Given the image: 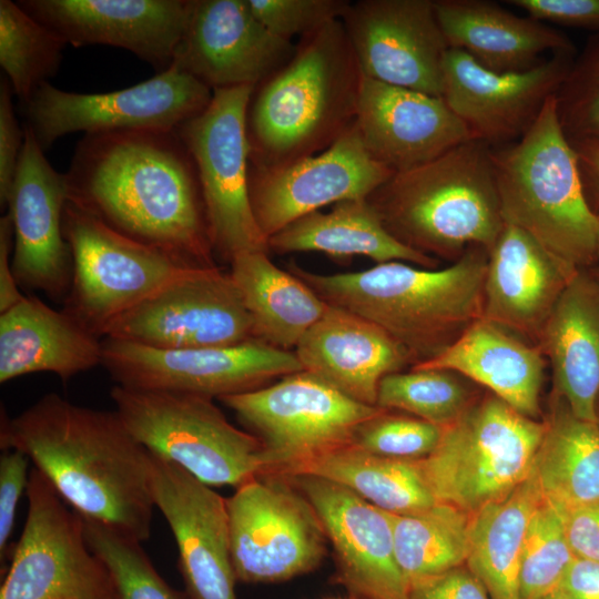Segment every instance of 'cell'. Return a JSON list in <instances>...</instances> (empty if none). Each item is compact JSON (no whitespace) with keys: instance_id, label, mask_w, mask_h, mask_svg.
Listing matches in <instances>:
<instances>
[{"instance_id":"f6af8a7d","label":"cell","mask_w":599,"mask_h":599,"mask_svg":"<svg viewBox=\"0 0 599 599\" xmlns=\"http://www.w3.org/2000/svg\"><path fill=\"white\" fill-rule=\"evenodd\" d=\"M29 457L14 448L1 450L0 456V560H11L14 545L9 544L14 527L19 499L28 487Z\"/></svg>"},{"instance_id":"5bb4252c","label":"cell","mask_w":599,"mask_h":599,"mask_svg":"<svg viewBox=\"0 0 599 599\" xmlns=\"http://www.w3.org/2000/svg\"><path fill=\"white\" fill-rule=\"evenodd\" d=\"M232 564L243 582L282 581L316 568L327 537L291 478L262 474L226 498Z\"/></svg>"},{"instance_id":"4dcf8cb0","label":"cell","mask_w":599,"mask_h":599,"mask_svg":"<svg viewBox=\"0 0 599 599\" xmlns=\"http://www.w3.org/2000/svg\"><path fill=\"white\" fill-rule=\"evenodd\" d=\"M545 365L538 345L527 344L481 317L438 356L410 368L453 370L484 386L524 416L540 420Z\"/></svg>"},{"instance_id":"9a60e30c","label":"cell","mask_w":599,"mask_h":599,"mask_svg":"<svg viewBox=\"0 0 599 599\" xmlns=\"http://www.w3.org/2000/svg\"><path fill=\"white\" fill-rule=\"evenodd\" d=\"M116 385L222 398L303 370L292 351L257 339L229 346L158 349L104 337L102 364Z\"/></svg>"},{"instance_id":"8992f818","label":"cell","mask_w":599,"mask_h":599,"mask_svg":"<svg viewBox=\"0 0 599 599\" xmlns=\"http://www.w3.org/2000/svg\"><path fill=\"white\" fill-rule=\"evenodd\" d=\"M491 161L505 224L525 231L579 270L598 258L599 219L586 200L555 95L521 138L491 148Z\"/></svg>"},{"instance_id":"2e32d148","label":"cell","mask_w":599,"mask_h":599,"mask_svg":"<svg viewBox=\"0 0 599 599\" xmlns=\"http://www.w3.org/2000/svg\"><path fill=\"white\" fill-rule=\"evenodd\" d=\"M105 337L158 349L256 339L240 291L217 265L190 268L121 316Z\"/></svg>"},{"instance_id":"7c38bea8","label":"cell","mask_w":599,"mask_h":599,"mask_svg":"<svg viewBox=\"0 0 599 599\" xmlns=\"http://www.w3.org/2000/svg\"><path fill=\"white\" fill-rule=\"evenodd\" d=\"M27 497L26 524L0 599H118L105 565L85 540L82 517L35 467Z\"/></svg>"},{"instance_id":"9f6ffc18","label":"cell","mask_w":599,"mask_h":599,"mask_svg":"<svg viewBox=\"0 0 599 599\" xmlns=\"http://www.w3.org/2000/svg\"><path fill=\"white\" fill-rule=\"evenodd\" d=\"M597 256H598V260H599V234H598V244H597Z\"/></svg>"},{"instance_id":"e575fe53","label":"cell","mask_w":599,"mask_h":599,"mask_svg":"<svg viewBox=\"0 0 599 599\" xmlns=\"http://www.w3.org/2000/svg\"><path fill=\"white\" fill-rule=\"evenodd\" d=\"M541 500L530 474L507 496L470 515L466 566L481 581L490 599H520L524 540Z\"/></svg>"},{"instance_id":"8d00e7d4","label":"cell","mask_w":599,"mask_h":599,"mask_svg":"<svg viewBox=\"0 0 599 599\" xmlns=\"http://www.w3.org/2000/svg\"><path fill=\"white\" fill-rule=\"evenodd\" d=\"M395 555L409 582L466 564L470 515L437 502L410 515H393Z\"/></svg>"},{"instance_id":"30bf717a","label":"cell","mask_w":599,"mask_h":599,"mask_svg":"<svg viewBox=\"0 0 599 599\" xmlns=\"http://www.w3.org/2000/svg\"><path fill=\"white\" fill-rule=\"evenodd\" d=\"M63 233L73 272L62 309L100 338L121 316L194 267L119 233L70 201Z\"/></svg>"},{"instance_id":"9c48e42d","label":"cell","mask_w":599,"mask_h":599,"mask_svg":"<svg viewBox=\"0 0 599 599\" xmlns=\"http://www.w3.org/2000/svg\"><path fill=\"white\" fill-rule=\"evenodd\" d=\"M220 400L260 440L263 474L282 476L352 444L358 425L383 409L347 397L304 369Z\"/></svg>"},{"instance_id":"6f0895ef","label":"cell","mask_w":599,"mask_h":599,"mask_svg":"<svg viewBox=\"0 0 599 599\" xmlns=\"http://www.w3.org/2000/svg\"><path fill=\"white\" fill-rule=\"evenodd\" d=\"M333 599H344V598H333Z\"/></svg>"},{"instance_id":"44dd1931","label":"cell","mask_w":599,"mask_h":599,"mask_svg":"<svg viewBox=\"0 0 599 599\" xmlns=\"http://www.w3.org/2000/svg\"><path fill=\"white\" fill-rule=\"evenodd\" d=\"M32 132L24 142L7 204L13 224L12 270L18 285L64 301L72 282V254L63 233L67 175L48 162Z\"/></svg>"},{"instance_id":"f35d334b","label":"cell","mask_w":599,"mask_h":599,"mask_svg":"<svg viewBox=\"0 0 599 599\" xmlns=\"http://www.w3.org/2000/svg\"><path fill=\"white\" fill-rule=\"evenodd\" d=\"M464 376L447 369L410 368L386 375L376 406L397 409L446 427L459 419L479 397Z\"/></svg>"},{"instance_id":"db71d44e","label":"cell","mask_w":599,"mask_h":599,"mask_svg":"<svg viewBox=\"0 0 599 599\" xmlns=\"http://www.w3.org/2000/svg\"><path fill=\"white\" fill-rule=\"evenodd\" d=\"M534 599H570L559 587Z\"/></svg>"},{"instance_id":"603a6c76","label":"cell","mask_w":599,"mask_h":599,"mask_svg":"<svg viewBox=\"0 0 599 599\" xmlns=\"http://www.w3.org/2000/svg\"><path fill=\"white\" fill-rule=\"evenodd\" d=\"M17 2L67 44H104L125 49L161 73L173 63L194 0Z\"/></svg>"},{"instance_id":"277c9868","label":"cell","mask_w":599,"mask_h":599,"mask_svg":"<svg viewBox=\"0 0 599 599\" xmlns=\"http://www.w3.org/2000/svg\"><path fill=\"white\" fill-rule=\"evenodd\" d=\"M361 80L342 20L302 37L292 58L254 88L250 165L274 167L331 146L355 123Z\"/></svg>"},{"instance_id":"ffe728a7","label":"cell","mask_w":599,"mask_h":599,"mask_svg":"<svg viewBox=\"0 0 599 599\" xmlns=\"http://www.w3.org/2000/svg\"><path fill=\"white\" fill-rule=\"evenodd\" d=\"M150 485L155 508L174 536L186 592L192 599H237L226 498L152 453Z\"/></svg>"},{"instance_id":"d4e9b609","label":"cell","mask_w":599,"mask_h":599,"mask_svg":"<svg viewBox=\"0 0 599 599\" xmlns=\"http://www.w3.org/2000/svg\"><path fill=\"white\" fill-rule=\"evenodd\" d=\"M355 125L368 152L394 173L423 165L474 139L443 98L363 74Z\"/></svg>"},{"instance_id":"d6986e66","label":"cell","mask_w":599,"mask_h":599,"mask_svg":"<svg viewBox=\"0 0 599 599\" xmlns=\"http://www.w3.org/2000/svg\"><path fill=\"white\" fill-rule=\"evenodd\" d=\"M576 52L556 53L532 69L500 73L449 48L443 67V100L474 139L490 148L521 138L566 78Z\"/></svg>"},{"instance_id":"ee69618b","label":"cell","mask_w":599,"mask_h":599,"mask_svg":"<svg viewBox=\"0 0 599 599\" xmlns=\"http://www.w3.org/2000/svg\"><path fill=\"white\" fill-rule=\"evenodd\" d=\"M253 14L273 34L291 41L333 20H341L346 0H247Z\"/></svg>"},{"instance_id":"3957f363","label":"cell","mask_w":599,"mask_h":599,"mask_svg":"<svg viewBox=\"0 0 599 599\" xmlns=\"http://www.w3.org/2000/svg\"><path fill=\"white\" fill-rule=\"evenodd\" d=\"M487 262L488 250L471 246L440 270L393 261L338 274L313 273L291 262L287 271L328 305L382 327L417 365L438 356L483 317Z\"/></svg>"},{"instance_id":"f546056e","label":"cell","mask_w":599,"mask_h":599,"mask_svg":"<svg viewBox=\"0 0 599 599\" xmlns=\"http://www.w3.org/2000/svg\"><path fill=\"white\" fill-rule=\"evenodd\" d=\"M102 339L63 309L24 296L0 313V383L41 372L65 382L102 364Z\"/></svg>"},{"instance_id":"f1b7e54d","label":"cell","mask_w":599,"mask_h":599,"mask_svg":"<svg viewBox=\"0 0 599 599\" xmlns=\"http://www.w3.org/2000/svg\"><path fill=\"white\" fill-rule=\"evenodd\" d=\"M552 368L554 392L578 418L596 423L599 395V278L579 270L538 337Z\"/></svg>"},{"instance_id":"4316f807","label":"cell","mask_w":599,"mask_h":599,"mask_svg":"<svg viewBox=\"0 0 599 599\" xmlns=\"http://www.w3.org/2000/svg\"><path fill=\"white\" fill-rule=\"evenodd\" d=\"M293 352L304 370L370 406H376L378 386L386 375L414 365L408 351L382 327L328 304Z\"/></svg>"},{"instance_id":"681fc988","label":"cell","mask_w":599,"mask_h":599,"mask_svg":"<svg viewBox=\"0 0 599 599\" xmlns=\"http://www.w3.org/2000/svg\"><path fill=\"white\" fill-rule=\"evenodd\" d=\"M559 512L573 556L599 561V502Z\"/></svg>"},{"instance_id":"836d02e7","label":"cell","mask_w":599,"mask_h":599,"mask_svg":"<svg viewBox=\"0 0 599 599\" xmlns=\"http://www.w3.org/2000/svg\"><path fill=\"white\" fill-rule=\"evenodd\" d=\"M535 456L534 475L544 500L559 510L599 502V427L578 418L552 395Z\"/></svg>"},{"instance_id":"7402d4cb","label":"cell","mask_w":599,"mask_h":599,"mask_svg":"<svg viewBox=\"0 0 599 599\" xmlns=\"http://www.w3.org/2000/svg\"><path fill=\"white\" fill-rule=\"evenodd\" d=\"M295 49L258 21L247 0H194L172 64L212 91L255 88L282 68Z\"/></svg>"},{"instance_id":"ab89813d","label":"cell","mask_w":599,"mask_h":599,"mask_svg":"<svg viewBox=\"0 0 599 599\" xmlns=\"http://www.w3.org/2000/svg\"><path fill=\"white\" fill-rule=\"evenodd\" d=\"M82 521L85 540L105 565L118 599H192L162 578L141 541L103 522L84 517Z\"/></svg>"},{"instance_id":"7bdbcfd3","label":"cell","mask_w":599,"mask_h":599,"mask_svg":"<svg viewBox=\"0 0 599 599\" xmlns=\"http://www.w3.org/2000/svg\"><path fill=\"white\" fill-rule=\"evenodd\" d=\"M444 427L420 418L382 409L361 423L352 444L374 455L419 460L438 446Z\"/></svg>"},{"instance_id":"60d3db41","label":"cell","mask_w":599,"mask_h":599,"mask_svg":"<svg viewBox=\"0 0 599 599\" xmlns=\"http://www.w3.org/2000/svg\"><path fill=\"white\" fill-rule=\"evenodd\" d=\"M575 556L559 510L541 500L529 521L519 567L520 599H534L559 587Z\"/></svg>"},{"instance_id":"83f0119b","label":"cell","mask_w":599,"mask_h":599,"mask_svg":"<svg viewBox=\"0 0 599 599\" xmlns=\"http://www.w3.org/2000/svg\"><path fill=\"white\" fill-rule=\"evenodd\" d=\"M434 6L449 48L495 72H521L556 53L576 52L565 34L491 1L434 0Z\"/></svg>"},{"instance_id":"74e56055","label":"cell","mask_w":599,"mask_h":599,"mask_svg":"<svg viewBox=\"0 0 599 599\" xmlns=\"http://www.w3.org/2000/svg\"><path fill=\"white\" fill-rule=\"evenodd\" d=\"M65 45L18 2L0 1V64L21 105L55 75Z\"/></svg>"},{"instance_id":"7dc6e473","label":"cell","mask_w":599,"mask_h":599,"mask_svg":"<svg viewBox=\"0 0 599 599\" xmlns=\"http://www.w3.org/2000/svg\"><path fill=\"white\" fill-rule=\"evenodd\" d=\"M539 22L599 32V0H509Z\"/></svg>"},{"instance_id":"8fae6325","label":"cell","mask_w":599,"mask_h":599,"mask_svg":"<svg viewBox=\"0 0 599 599\" xmlns=\"http://www.w3.org/2000/svg\"><path fill=\"white\" fill-rule=\"evenodd\" d=\"M253 91L251 85L213 90L207 106L176 129L197 171L214 255L229 264L245 252H270L248 191L246 116Z\"/></svg>"},{"instance_id":"11a10c76","label":"cell","mask_w":599,"mask_h":599,"mask_svg":"<svg viewBox=\"0 0 599 599\" xmlns=\"http://www.w3.org/2000/svg\"><path fill=\"white\" fill-rule=\"evenodd\" d=\"M595 414H596V424L599 427V395H598L597 400H596Z\"/></svg>"},{"instance_id":"484cf974","label":"cell","mask_w":599,"mask_h":599,"mask_svg":"<svg viewBox=\"0 0 599 599\" xmlns=\"http://www.w3.org/2000/svg\"><path fill=\"white\" fill-rule=\"evenodd\" d=\"M579 271L525 231L505 224L484 278L483 318L537 338L564 290Z\"/></svg>"},{"instance_id":"816d5d0a","label":"cell","mask_w":599,"mask_h":599,"mask_svg":"<svg viewBox=\"0 0 599 599\" xmlns=\"http://www.w3.org/2000/svg\"><path fill=\"white\" fill-rule=\"evenodd\" d=\"M559 588L570 599H599V561L575 557Z\"/></svg>"},{"instance_id":"e0dca14e","label":"cell","mask_w":599,"mask_h":599,"mask_svg":"<svg viewBox=\"0 0 599 599\" xmlns=\"http://www.w3.org/2000/svg\"><path fill=\"white\" fill-rule=\"evenodd\" d=\"M394 172L366 149L354 125L324 151L274 167L250 165L248 191L265 237L328 204L367 199Z\"/></svg>"},{"instance_id":"52a82bcc","label":"cell","mask_w":599,"mask_h":599,"mask_svg":"<svg viewBox=\"0 0 599 599\" xmlns=\"http://www.w3.org/2000/svg\"><path fill=\"white\" fill-rule=\"evenodd\" d=\"M545 432L488 393L444 427L436 449L420 464L439 502L473 515L526 480Z\"/></svg>"},{"instance_id":"6da1fadb","label":"cell","mask_w":599,"mask_h":599,"mask_svg":"<svg viewBox=\"0 0 599 599\" xmlns=\"http://www.w3.org/2000/svg\"><path fill=\"white\" fill-rule=\"evenodd\" d=\"M65 175L69 201L113 230L216 266L197 171L176 130L84 134Z\"/></svg>"},{"instance_id":"d590c367","label":"cell","mask_w":599,"mask_h":599,"mask_svg":"<svg viewBox=\"0 0 599 599\" xmlns=\"http://www.w3.org/2000/svg\"><path fill=\"white\" fill-rule=\"evenodd\" d=\"M296 475H312L336 483L393 515L416 514L439 502L429 487L420 459L378 456L353 444L312 459L291 476Z\"/></svg>"},{"instance_id":"bcb514c9","label":"cell","mask_w":599,"mask_h":599,"mask_svg":"<svg viewBox=\"0 0 599 599\" xmlns=\"http://www.w3.org/2000/svg\"><path fill=\"white\" fill-rule=\"evenodd\" d=\"M12 89L6 77L0 83V201L8 204L24 142V129L16 118Z\"/></svg>"},{"instance_id":"c3c4849f","label":"cell","mask_w":599,"mask_h":599,"mask_svg":"<svg viewBox=\"0 0 599 599\" xmlns=\"http://www.w3.org/2000/svg\"><path fill=\"white\" fill-rule=\"evenodd\" d=\"M408 599H490L481 581L465 565L414 580Z\"/></svg>"},{"instance_id":"d6a6232c","label":"cell","mask_w":599,"mask_h":599,"mask_svg":"<svg viewBox=\"0 0 599 599\" xmlns=\"http://www.w3.org/2000/svg\"><path fill=\"white\" fill-rule=\"evenodd\" d=\"M268 253L238 254L230 263V274L250 314L255 338L290 351L322 317L327 304L293 273L276 266Z\"/></svg>"},{"instance_id":"ac0fdd59","label":"cell","mask_w":599,"mask_h":599,"mask_svg":"<svg viewBox=\"0 0 599 599\" xmlns=\"http://www.w3.org/2000/svg\"><path fill=\"white\" fill-rule=\"evenodd\" d=\"M341 20L364 77L441 98L449 45L434 0H362Z\"/></svg>"},{"instance_id":"7a4b0ae2","label":"cell","mask_w":599,"mask_h":599,"mask_svg":"<svg viewBox=\"0 0 599 599\" xmlns=\"http://www.w3.org/2000/svg\"><path fill=\"white\" fill-rule=\"evenodd\" d=\"M0 447L24 453L80 516L141 542L150 538V453L115 410L49 393L16 417L2 409Z\"/></svg>"},{"instance_id":"1f68e13d","label":"cell","mask_w":599,"mask_h":599,"mask_svg":"<svg viewBox=\"0 0 599 599\" xmlns=\"http://www.w3.org/2000/svg\"><path fill=\"white\" fill-rule=\"evenodd\" d=\"M277 254L321 252L335 258L366 256L376 264L398 261L435 268L438 260L396 240L384 226L367 199L333 204L328 212L308 213L267 240Z\"/></svg>"},{"instance_id":"b9f144b4","label":"cell","mask_w":599,"mask_h":599,"mask_svg":"<svg viewBox=\"0 0 599 599\" xmlns=\"http://www.w3.org/2000/svg\"><path fill=\"white\" fill-rule=\"evenodd\" d=\"M555 100L570 144H599V32L575 57Z\"/></svg>"},{"instance_id":"cb8c5ba5","label":"cell","mask_w":599,"mask_h":599,"mask_svg":"<svg viewBox=\"0 0 599 599\" xmlns=\"http://www.w3.org/2000/svg\"><path fill=\"white\" fill-rule=\"evenodd\" d=\"M288 478L317 514L344 581L367 599H408V582L395 555L392 514L331 480L312 475Z\"/></svg>"},{"instance_id":"f907efd6","label":"cell","mask_w":599,"mask_h":599,"mask_svg":"<svg viewBox=\"0 0 599 599\" xmlns=\"http://www.w3.org/2000/svg\"><path fill=\"white\" fill-rule=\"evenodd\" d=\"M13 242L12 219L7 212L0 219V313L24 298L12 270Z\"/></svg>"},{"instance_id":"5b68a950","label":"cell","mask_w":599,"mask_h":599,"mask_svg":"<svg viewBox=\"0 0 599 599\" xmlns=\"http://www.w3.org/2000/svg\"><path fill=\"white\" fill-rule=\"evenodd\" d=\"M367 201L396 240L435 258L489 251L505 226L491 148L477 139L394 173Z\"/></svg>"},{"instance_id":"4fadbf2b","label":"cell","mask_w":599,"mask_h":599,"mask_svg":"<svg viewBox=\"0 0 599 599\" xmlns=\"http://www.w3.org/2000/svg\"><path fill=\"white\" fill-rule=\"evenodd\" d=\"M213 91L175 65L118 91L68 92L42 83L22 105L26 125L43 151L65 134L175 131L202 112Z\"/></svg>"},{"instance_id":"f5cc1de1","label":"cell","mask_w":599,"mask_h":599,"mask_svg":"<svg viewBox=\"0 0 599 599\" xmlns=\"http://www.w3.org/2000/svg\"><path fill=\"white\" fill-rule=\"evenodd\" d=\"M572 146L578 158L586 200L599 219V144L580 143Z\"/></svg>"},{"instance_id":"ba28073f","label":"cell","mask_w":599,"mask_h":599,"mask_svg":"<svg viewBox=\"0 0 599 599\" xmlns=\"http://www.w3.org/2000/svg\"><path fill=\"white\" fill-rule=\"evenodd\" d=\"M110 395L138 441L202 483L237 488L264 473L260 440L231 424L212 398L120 385Z\"/></svg>"}]
</instances>
